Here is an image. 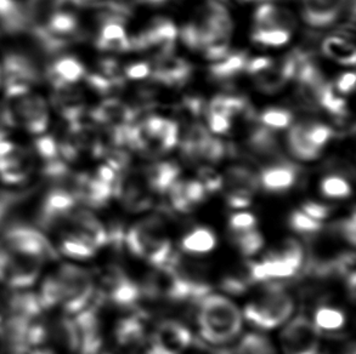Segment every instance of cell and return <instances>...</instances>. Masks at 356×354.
<instances>
[{
    "label": "cell",
    "mask_w": 356,
    "mask_h": 354,
    "mask_svg": "<svg viewBox=\"0 0 356 354\" xmlns=\"http://www.w3.org/2000/svg\"><path fill=\"white\" fill-rule=\"evenodd\" d=\"M37 295H38L39 302H40V306L43 308V311L53 310L55 307L60 306L61 292H60L58 279L54 273L44 279L43 284Z\"/></svg>",
    "instance_id": "34"
},
{
    "label": "cell",
    "mask_w": 356,
    "mask_h": 354,
    "mask_svg": "<svg viewBox=\"0 0 356 354\" xmlns=\"http://www.w3.org/2000/svg\"><path fill=\"white\" fill-rule=\"evenodd\" d=\"M304 126H305V136L309 142L320 151L334 134V131L330 126L320 124V123H304Z\"/></svg>",
    "instance_id": "43"
},
{
    "label": "cell",
    "mask_w": 356,
    "mask_h": 354,
    "mask_svg": "<svg viewBox=\"0 0 356 354\" xmlns=\"http://www.w3.org/2000/svg\"><path fill=\"white\" fill-rule=\"evenodd\" d=\"M6 95L10 101L11 120L22 125L32 134L45 131L49 125V110L42 96L24 87H6Z\"/></svg>",
    "instance_id": "5"
},
{
    "label": "cell",
    "mask_w": 356,
    "mask_h": 354,
    "mask_svg": "<svg viewBox=\"0 0 356 354\" xmlns=\"http://www.w3.org/2000/svg\"><path fill=\"white\" fill-rule=\"evenodd\" d=\"M191 74V66L183 58L173 56V53L157 58L152 76L154 81L165 85H183Z\"/></svg>",
    "instance_id": "17"
},
{
    "label": "cell",
    "mask_w": 356,
    "mask_h": 354,
    "mask_svg": "<svg viewBox=\"0 0 356 354\" xmlns=\"http://www.w3.org/2000/svg\"><path fill=\"white\" fill-rule=\"evenodd\" d=\"M136 1H139V3H146V4H161V3H163L165 0H136Z\"/></svg>",
    "instance_id": "57"
},
{
    "label": "cell",
    "mask_w": 356,
    "mask_h": 354,
    "mask_svg": "<svg viewBox=\"0 0 356 354\" xmlns=\"http://www.w3.org/2000/svg\"><path fill=\"white\" fill-rule=\"evenodd\" d=\"M217 244V238L212 230L204 227H198L191 230L181 240L184 251L190 254H207L214 249Z\"/></svg>",
    "instance_id": "28"
},
{
    "label": "cell",
    "mask_w": 356,
    "mask_h": 354,
    "mask_svg": "<svg viewBox=\"0 0 356 354\" xmlns=\"http://www.w3.org/2000/svg\"><path fill=\"white\" fill-rule=\"evenodd\" d=\"M58 279L63 311L68 314H77L89 306L94 297V280L87 269L76 264H65L54 273Z\"/></svg>",
    "instance_id": "4"
},
{
    "label": "cell",
    "mask_w": 356,
    "mask_h": 354,
    "mask_svg": "<svg viewBox=\"0 0 356 354\" xmlns=\"http://www.w3.org/2000/svg\"><path fill=\"white\" fill-rule=\"evenodd\" d=\"M281 345L284 354H318L320 335L318 326L308 318L296 317L281 334Z\"/></svg>",
    "instance_id": "10"
},
{
    "label": "cell",
    "mask_w": 356,
    "mask_h": 354,
    "mask_svg": "<svg viewBox=\"0 0 356 354\" xmlns=\"http://www.w3.org/2000/svg\"><path fill=\"white\" fill-rule=\"evenodd\" d=\"M208 124L209 129L212 130L216 134H224L230 129L232 126V119L224 115H218V113H208Z\"/></svg>",
    "instance_id": "51"
},
{
    "label": "cell",
    "mask_w": 356,
    "mask_h": 354,
    "mask_svg": "<svg viewBox=\"0 0 356 354\" xmlns=\"http://www.w3.org/2000/svg\"><path fill=\"white\" fill-rule=\"evenodd\" d=\"M291 32L282 28H254L253 40L264 47H281L289 43Z\"/></svg>",
    "instance_id": "38"
},
{
    "label": "cell",
    "mask_w": 356,
    "mask_h": 354,
    "mask_svg": "<svg viewBox=\"0 0 356 354\" xmlns=\"http://www.w3.org/2000/svg\"><path fill=\"white\" fill-rule=\"evenodd\" d=\"M105 155H106L108 167L113 169L116 173L124 171L127 167L129 165V154L123 149H107Z\"/></svg>",
    "instance_id": "49"
},
{
    "label": "cell",
    "mask_w": 356,
    "mask_h": 354,
    "mask_svg": "<svg viewBox=\"0 0 356 354\" xmlns=\"http://www.w3.org/2000/svg\"><path fill=\"white\" fill-rule=\"evenodd\" d=\"M117 344L124 348H136L145 340L144 314L127 317L120 321L116 326Z\"/></svg>",
    "instance_id": "23"
},
{
    "label": "cell",
    "mask_w": 356,
    "mask_h": 354,
    "mask_svg": "<svg viewBox=\"0 0 356 354\" xmlns=\"http://www.w3.org/2000/svg\"><path fill=\"white\" fill-rule=\"evenodd\" d=\"M0 245L31 255L44 264L58 258V253L43 232L29 225H10L3 233Z\"/></svg>",
    "instance_id": "7"
},
{
    "label": "cell",
    "mask_w": 356,
    "mask_h": 354,
    "mask_svg": "<svg viewBox=\"0 0 356 354\" xmlns=\"http://www.w3.org/2000/svg\"><path fill=\"white\" fill-rule=\"evenodd\" d=\"M65 224H67L71 230H74L87 237L88 239L92 240L97 248L108 244V230L104 227L102 221L99 220L92 211L76 208L68 215Z\"/></svg>",
    "instance_id": "14"
},
{
    "label": "cell",
    "mask_w": 356,
    "mask_h": 354,
    "mask_svg": "<svg viewBox=\"0 0 356 354\" xmlns=\"http://www.w3.org/2000/svg\"><path fill=\"white\" fill-rule=\"evenodd\" d=\"M227 152H229V149L222 140L214 139L211 136L206 144L203 146L200 158L208 160L211 163H218L219 160H222L227 155Z\"/></svg>",
    "instance_id": "44"
},
{
    "label": "cell",
    "mask_w": 356,
    "mask_h": 354,
    "mask_svg": "<svg viewBox=\"0 0 356 354\" xmlns=\"http://www.w3.org/2000/svg\"><path fill=\"white\" fill-rule=\"evenodd\" d=\"M4 73L6 87H29L38 81V72L33 63L16 53L9 55L5 60Z\"/></svg>",
    "instance_id": "18"
},
{
    "label": "cell",
    "mask_w": 356,
    "mask_h": 354,
    "mask_svg": "<svg viewBox=\"0 0 356 354\" xmlns=\"http://www.w3.org/2000/svg\"><path fill=\"white\" fill-rule=\"evenodd\" d=\"M180 169L172 162H159L145 169V181L152 193H167L174 182L178 181Z\"/></svg>",
    "instance_id": "20"
},
{
    "label": "cell",
    "mask_w": 356,
    "mask_h": 354,
    "mask_svg": "<svg viewBox=\"0 0 356 354\" xmlns=\"http://www.w3.org/2000/svg\"><path fill=\"white\" fill-rule=\"evenodd\" d=\"M255 28H282L292 32L296 26L293 14L273 4L259 6L254 15Z\"/></svg>",
    "instance_id": "21"
},
{
    "label": "cell",
    "mask_w": 356,
    "mask_h": 354,
    "mask_svg": "<svg viewBox=\"0 0 356 354\" xmlns=\"http://www.w3.org/2000/svg\"><path fill=\"white\" fill-rule=\"evenodd\" d=\"M259 119L261 124L269 129H284L292 123L293 115L284 108H269L260 115Z\"/></svg>",
    "instance_id": "41"
},
{
    "label": "cell",
    "mask_w": 356,
    "mask_h": 354,
    "mask_svg": "<svg viewBox=\"0 0 356 354\" xmlns=\"http://www.w3.org/2000/svg\"><path fill=\"white\" fill-rule=\"evenodd\" d=\"M255 227H257V220H255L254 216L250 212L235 214L230 217V222H229V228H230L232 235L255 230Z\"/></svg>",
    "instance_id": "46"
},
{
    "label": "cell",
    "mask_w": 356,
    "mask_h": 354,
    "mask_svg": "<svg viewBox=\"0 0 356 354\" xmlns=\"http://www.w3.org/2000/svg\"><path fill=\"white\" fill-rule=\"evenodd\" d=\"M234 354H275V350L265 336L248 334L241 340Z\"/></svg>",
    "instance_id": "32"
},
{
    "label": "cell",
    "mask_w": 356,
    "mask_h": 354,
    "mask_svg": "<svg viewBox=\"0 0 356 354\" xmlns=\"http://www.w3.org/2000/svg\"><path fill=\"white\" fill-rule=\"evenodd\" d=\"M321 192L331 199H344L352 194V187L344 177L331 175L321 182Z\"/></svg>",
    "instance_id": "37"
},
{
    "label": "cell",
    "mask_w": 356,
    "mask_h": 354,
    "mask_svg": "<svg viewBox=\"0 0 356 354\" xmlns=\"http://www.w3.org/2000/svg\"><path fill=\"white\" fill-rule=\"evenodd\" d=\"M124 243L131 254L156 267L167 264L173 255L162 219L154 216L133 226L124 235Z\"/></svg>",
    "instance_id": "2"
},
{
    "label": "cell",
    "mask_w": 356,
    "mask_h": 354,
    "mask_svg": "<svg viewBox=\"0 0 356 354\" xmlns=\"http://www.w3.org/2000/svg\"><path fill=\"white\" fill-rule=\"evenodd\" d=\"M31 173V159L17 146L0 155V178L6 183L24 182Z\"/></svg>",
    "instance_id": "19"
},
{
    "label": "cell",
    "mask_w": 356,
    "mask_h": 354,
    "mask_svg": "<svg viewBox=\"0 0 356 354\" xmlns=\"http://www.w3.org/2000/svg\"><path fill=\"white\" fill-rule=\"evenodd\" d=\"M125 38H128V37L125 33L123 22L113 21V19L102 22L97 40H120V39Z\"/></svg>",
    "instance_id": "48"
},
{
    "label": "cell",
    "mask_w": 356,
    "mask_h": 354,
    "mask_svg": "<svg viewBox=\"0 0 356 354\" xmlns=\"http://www.w3.org/2000/svg\"><path fill=\"white\" fill-rule=\"evenodd\" d=\"M293 300L281 284H269L261 289L245 308V317L252 326L274 329L289 319L293 312Z\"/></svg>",
    "instance_id": "3"
},
{
    "label": "cell",
    "mask_w": 356,
    "mask_h": 354,
    "mask_svg": "<svg viewBox=\"0 0 356 354\" xmlns=\"http://www.w3.org/2000/svg\"><path fill=\"white\" fill-rule=\"evenodd\" d=\"M143 297L141 287L120 268L113 267L105 277L104 298L122 308H134Z\"/></svg>",
    "instance_id": "11"
},
{
    "label": "cell",
    "mask_w": 356,
    "mask_h": 354,
    "mask_svg": "<svg viewBox=\"0 0 356 354\" xmlns=\"http://www.w3.org/2000/svg\"><path fill=\"white\" fill-rule=\"evenodd\" d=\"M82 63L73 58H58L49 69V77L54 87L73 85L84 77Z\"/></svg>",
    "instance_id": "24"
},
{
    "label": "cell",
    "mask_w": 356,
    "mask_h": 354,
    "mask_svg": "<svg viewBox=\"0 0 356 354\" xmlns=\"http://www.w3.org/2000/svg\"><path fill=\"white\" fill-rule=\"evenodd\" d=\"M344 0H303V17L313 27H328L337 22Z\"/></svg>",
    "instance_id": "16"
},
{
    "label": "cell",
    "mask_w": 356,
    "mask_h": 354,
    "mask_svg": "<svg viewBox=\"0 0 356 354\" xmlns=\"http://www.w3.org/2000/svg\"><path fill=\"white\" fill-rule=\"evenodd\" d=\"M97 249L99 248L92 240L88 239L87 237L71 228L65 233L60 243L61 253L70 259H90L97 254Z\"/></svg>",
    "instance_id": "25"
},
{
    "label": "cell",
    "mask_w": 356,
    "mask_h": 354,
    "mask_svg": "<svg viewBox=\"0 0 356 354\" xmlns=\"http://www.w3.org/2000/svg\"><path fill=\"white\" fill-rule=\"evenodd\" d=\"M259 186L270 193H282L296 185L298 168L282 159L271 164L260 173Z\"/></svg>",
    "instance_id": "13"
},
{
    "label": "cell",
    "mask_w": 356,
    "mask_h": 354,
    "mask_svg": "<svg viewBox=\"0 0 356 354\" xmlns=\"http://www.w3.org/2000/svg\"><path fill=\"white\" fill-rule=\"evenodd\" d=\"M315 324L323 330H338L344 324V314L336 308L321 307L315 313Z\"/></svg>",
    "instance_id": "39"
},
{
    "label": "cell",
    "mask_w": 356,
    "mask_h": 354,
    "mask_svg": "<svg viewBox=\"0 0 356 354\" xmlns=\"http://www.w3.org/2000/svg\"><path fill=\"white\" fill-rule=\"evenodd\" d=\"M330 230H332V233L338 237H342L343 239L348 242L349 244L355 245V215L352 214L349 219L339 221L337 224L331 226Z\"/></svg>",
    "instance_id": "47"
},
{
    "label": "cell",
    "mask_w": 356,
    "mask_h": 354,
    "mask_svg": "<svg viewBox=\"0 0 356 354\" xmlns=\"http://www.w3.org/2000/svg\"><path fill=\"white\" fill-rule=\"evenodd\" d=\"M248 62L245 53H229L211 67V74L219 81H227L245 69Z\"/></svg>",
    "instance_id": "29"
},
{
    "label": "cell",
    "mask_w": 356,
    "mask_h": 354,
    "mask_svg": "<svg viewBox=\"0 0 356 354\" xmlns=\"http://www.w3.org/2000/svg\"><path fill=\"white\" fill-rule=\"evenodd\" d=\"M302 211L305 215L312 217L313 220L321 221L326 220L328 215L331 214V209L325 204H320L316 201H307L302 205Z\"/></svg>",
    "instance_id": "50"
},
{
    "label": "cell",
    "mask_w": 356,
    "mask_h": 354,
    "mask_svg": "<svg viewBox=\"0 0 356 354\" xmlns=\"http://www.w3.org/2000/svg\"><path fill=\"white\" fill-rule=\"evenodd\" d=\"M355 87V73H343L336 82V91L341 94H350Z\"/></svg>",
    "instance_id": "54"
},
{
    "label": "cell",
    "mask_w": 356,
    "mask_h": 354,
    "mask_svg": "<svg viewBox=\"0 0 356 354\" xmlns=\"http://www.w3.org/2000/svg\"><path fill=\"white\" fill-rule=\"evenodd\" d=\"M323 51L327 58H332L333 61L353 66L355 65L356 50L354 44L342 35H331L325 39L323 43Z\"/></svg>",
    "instance_id": "27"
},
{
    "label": "cell",
    "mask_w": 356,
    "mask_h": 354,
    "mask_svg": "<svg viewBox=\"0 0 356 354\" xmlns=\"http://www.w3.org/2000/svg\"><path fill=\"white\" fill-rule=\"evenodd\" d=\"M0 323H1V318H0Z\"/></svg>",
    "instance_id": "59"
},
{
    "label": "cell",
    "mask_w": 356,
    "mask_h": 354,
    "mask_svg": "<svg viewBox=\"0 0 356 354\" xmlns=\"http://www.w3.org/2000/svg\"><path fill=\"white\" fill-rule=\"evenodd\" d=\"M24 201V194L14 192H0V230L14 215L17 206Z\"/></svg>",
    "instance_id": "42"
},
{
    "label": "cell",
    "mask_w": 356,
    "mask_h": 354,
    "mask_svg": "<svg viewBox=\"0 0 356 354\" xmlns=\"http://www.w3.org/2000/svg\"><path fill=\"white\" fill-rule=\"evenodd\" d=\"M253 279L250 276V262L241 268L240 271L229 274L222 279V287L225 292L234 294V295H240L247 292V289L253 284Z\"/></svg>",
    "instance_id": "35"
},
{
    "label": "cell",
    "mask_w": 356,
    "mask_h": 354,
    "mask_svg": "<svg viewBox=\"0 0 356 354\" xmlns=\"http://www.w3.org/2000/svg\"><path fill=\"white\" fill-rule=\"evenodd\" d=\"M77 201L71 188L55 187L44 196L38 211V225L43 230H53L63 225L77 208Z\"/></svg>",
    "instance_id": "9"
},
{
    "label": "cell",
    "mask_w": 356,
    "mask_h": 354,
    "mask_svg": "<svg viewBox=\"0 0 356 354\" xmlns=\"http://www.w3.org/2000/svg\"><path fill=\"white\" fill-rule=\"evenodd\" d=\"M280 260L289 264L298 272L304 264V249L302 244L296 239H286L277 249L270 253Z\"/></svg>",
    "instance_id": "31"
},
{
    "label": "cell",
    "mask_w": 356,
    "mask_h": 354,
    "mask_svg": "<svg viewBox=\"0 0 356 354\" xmlns=\"http://www.w3.org/2000/svg\"><path fill=\"white\" fill-rule=\"evenodd\" d=\"M274 61L269 58H253V60H248L247 66H245V71L252 74V76H257L258 73L263 72L265 69L271 66Z\"/></svg>",
    "instance_id": "53"
},
{
    "label": "cell",
    "mask_w": 356,
    "mask_h": 354,
    "mask_svg": "<svg viewBox=\"0 0 356 354\" xmlns=\"http://www.w3.org/2000/svg\"><path fill=\"white\" fill-rule=\"evenodd\" d=\"M44 264L34 256L0 245V283L9 289L24 290L32 287Z\"/></svg>",
    "instance_id": "6"
},
{
    "label": "cell",
    "mask_w": 356,
    "mask_h": 354,
    "mask_svg": "<svg viewBox=\"0 0 356 354\" xmlns=\"http://www.w3.org/2000/svg\"><path fill=\"white\" fill-rule=\"evenodd\" d=\"M135 117L136 112L133 108L113 99L102 102V105L92 112V119L95 121L113 124V126L133 124Z\"/></svg>",
    "instance_id": "22"
},
{
    "label": "cell",
    "mask_w": 356,
    "mask_h": 354,
    "mask_svg": "<svg viewBox=\"0 0 356 354\" xmlns=\"http://www.w3.org/2000/svg\"><path fill=\"white\" fill-rule=\"evenodd\" d=\"M152 341V345L179 354L193 345V337L191 331L179 321H164L156 328Z\"/></svg>",
    "instance_id": "12"
},
{
    "label": "cell",
    "mask_w": 356,
    "mask_h": 354,
    "mask_svg": "<svg viewBox=\"0 0 356 354\" xmlns=\"http://www.w3.org/2000/svg\"><path fill=\"white\" fill-rule=\"evenodd\" d=\"M318 103L330 113L336 115H344L347 113V103L341 96L338 95L336 89L326 83L318 92Z\"/></svg>",
    "instance_id": "33"
},
{
    "label": "cell",
    "mask_w": 356,
    "mask_h": 354,
    "mask_svg": "<svg viewBox=\"0 0 356 354\" xmlns=\"http://www.w3.org/2000/svg\"><path fill=\"white\" fill-rule=\"evenodd\" d=\"M174 210L190 212L195 206L201 204L207 196V192L198 180L174 182L167 192Z\"/></svg>",
    "instance_id": "15"
},
{
    "label": "cell",
    "mask_w": 356,
    "mask_h": 354,
    "mask_svg": "<svg viewBox=\"0 0 356 354\" xmlns=\"http://www.w3.org/2000/svg\"><path fill=\"white\" fill-rule=\"evenodd\" d=\"M145 354H174L170 353L168 351L163 350V348H161V347H157V346L152 345L151 348L146 351V353Z\"/></svg>",
    "instance_id": "56"
},
{
    "label": "cell",
    "mask_w": 356,
    "mask_h": 354,
    "mask_svg": "<svg viewBox=\"0 0 356 354\" xmlns=\"http://www.w3.org/2000/svg\"><path fill=\"white\" fill-rule=\"evenodd\" d=\"M243 1H250V0H243Z\"/></svg>",
    "instance_id": "58"
},
{
    "label": "cell",
    "mask_w": 356,
    "mask_h": 354,
    "mask_svg": "<svg viewBox=\"0 0 356 354\" xmlns=\"http://www.w3.org/2000/svg\"><path fill=\"white\" fill-rule=\"evenodd\" d=\"M287 144H289V152L299 160H304V162L314 160L321 153V151L314 147L307 139L304 123H298L289 129Z\"/></svg>",
    "instance_id": "26"
},
{
    "label": "cell",
    "mask_w": 356,
    "mask_h": 354,
    "mask_svg": "<svg viewBox=\"0 0 356 354\" xmlns=\"http://www.w3.org/2000/svg\"><path fill=\"white\" fill-rule=\"evenodd\" d=\"M198 303V326L204 340L222 345L240 334L242 318L235 303L219 295H207Z\"/></svg>",
    "instance_id": "1"
},
{
    "label": "cell",
    "mask_w": 356,
    "mask_h": 354,
    "mask_svg": "<svg viewBox=\"0 0 356 354\" xmlns=\"http://www.w3.org/2000/svg\"><path fill=\"white\" fill-rule=\"evenodd\" d=\"M95 177H97L99 180H102V182H105V183L112 185L113 187H115V183H116V171L113 169L110 168L108 165H102V167L97 169V176Z\"/></svg>",
    "instance_id": "55"
},
{
    "label": "cell",
    "mask_w": 356,
    "mask_h": 354,
    "mask_svg": "<svg viewBox=\"0 0 356 354\" xmlns=\"http://www.w3.org/2000/svg\"><path fill=\"white\" fill-rule=\"evenodd\" d=\"M289 225L294 232L300 235H314L323 230V224L320 221L313 220L303 211H293L289 215Z\"/></svg>",
    "instance_id": "40"
},
{
    "label": "cell",
    "mask_w": 356,
    "mask_h": 354,
    "mask_svg": "<svg viewBox=\"0 0 356 354\" xmlns=\"http://www.w3.org/2000/svg\"><path fill=\"white\" fill-rule=\"evenodd\" d=\"M198 181L202 183L203 188L208 193H216L222 188V176L214 169L202 167L198 170Z\"/></svg>",
    "instance_id": "45"
},
{
    "label": "cell",
    "mask_w": 356,
    "mask_h": 354,
    "mask_svg": "<svg viewBox=\"0 0 356 354\" xmlns=\"http://www.w3.org/2000/svg\"><path fill=\"white\" fill-rule=\"evenodd\" d=\"M259 176L245 165H234L222 177V188L227 204L232 209H245L252 203L259 188Z\"/></svg>",
    "instance_id": "8"
},
{
    "label": "cell",
    "mask_w": 356,
    "mask_h": 354,
    "mask_svg": "<svg viewBox=\"0 0 356 354\" xmlns=\"http://www.w3.org/2000/svg\"><path fill=\"white\" fill-rule=\"evenodd\" d=\"M255 77V84L258 89L268 94L280 90L284 87L289 78L286 77L281 63H273L268 69L258 73Z\"/></svg>",
    "instance_id": "30"
},
{
    "label": "cell",
    "mask_w": 356,
    "mask_h": 354,
    "mask_svg": "<svg viewBox=\"0 0 356 354\" xmlns=\"http://www.w3.org/2000/svg\"><path fill=\"white\" fill-rule=\"evenodd\" d=\"M151 72L152 69L149 67V63H134L125 68V77L129 79H143V78L149 77Z\"/></svg>",
    "instance_id": "52"
},
{
    "label": "cell",
    "mask_w": 356,
    "mask_h": 354,
    "mask_svg": "<svg viewBox=\"0 0 356 354\" xmlns=\"http://www.w3.org/2000/svg\"><path fill=\"white\" fill-rule=\"evenodd\" d=\"M234 244L245 256H252L257 254L264 245V239L257 230H247L242 233L232 235Z\"/></svg>",
    "instance_id": "36"
}]
</instances>
